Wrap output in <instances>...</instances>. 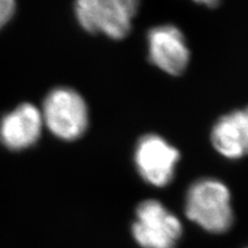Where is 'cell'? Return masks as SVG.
I'll return each instance as SVG.
<instances>
[{"instance_id":"1","label":"cell","mask_w":248,"mask_h":248,"mask_svg":"<svg viewBox=\"0 0 248 248\" xmlns=\"http://www.w3.org/2000/svg\"><path fill=\"white\" fill-rule=\"evenodd\" d=\"M186 216L212 233L228 231L233 222L231 193L228 186L214 178L193 183L186 194Z\"/></svg>"},{"instance_id":"2","label":"cell","mask_w":248,"mask_h":248,"mask_svg":"<svg viewBox=\"0 0 248 248\" xmlns=\"http://www.w3.org/2000/svg\"><path fill=\"white\" fill-rule=\"evenodd\" d=\"M140 0H76L75 15L83 29L113 39L128 36Z\"/></svg>"},{"instance_id":"3","label":"cell","mask_w":248,"mask_h":248,"mask_svg":"<svg viewBox=\"0 0 248 248\" xmlns=\"http://www.w3.org/2000/svg\"><path fill=\"white\" fill-rule=\"evenodd\" d=\"M40 111L47 129L62 140H76L88 129V105L82 95L73 89L52 90L46 95Z\"/></svg>"},{"instance_id":"4","label":"cell","mask_w":248,"mask_h":248,"mask_svg":"<svg viewBox=\"0 0 248 248\" xmlns=\"http://www.w3.org/2000/svg\"><path fill=\"white\" fill-rule=\"evenodd\" d=\"M183 233L177 216L160 201L145 200L136 210L132 235L141 248H175Z\"/></svg>"},{"instance_id":"5","label":"cell","mask_w":248,"mask_h":248,"mask_svg":"<svg viewBox=\"0 0 248 248\" xmlns=\"http://www.w3.org/2000/svg\"><path fill=\"white\" fill-rule=\"evenodd\" d=\"M181 157L178 150L157 135H146L137 142L135 163L139 175L157 187L168 185Z\"/></svg>"},{"instance_id":"6","label":"cell","mask_w":248,"mask_h":248,"mask_svg":"<svg viewBox=\"0 0 248 248\" xmlns=\"http://www.w3.org/2000/svg\"><path fill=\"white\" fill-rule=\"evenodd\" d=\"M148 58L154 66L172 76L183 74L190 61L185 37L171 24L154 27L147 36Z\"/></svg>"},{"instance_id":"7","label":"cell","mask_w":248,"mask_h":248,"mask_svg":"<svg viewBox=\"0 0 248 248\" xmlns=\"http://www.w3.org/2000/svg\"><path fill=\"white\" fill-rule=\"evenodd\" d=\"M42 111L23 102L0 120V142L11 151H23L36 144L43 130Z\"/></svg>"},{"instance_id":"8","label":"cell","mask_w":248,"mask_h":248,"mask_svg":"<svg viewBox=\"0 0 248 248\" xmlns=\"http://www.w3.org/2000/svg\"><path fill=\"white\" fill-rule=\"evenodd\" d=\"M212 144L226 159L245 156L248 147L247 110H234L217 121L212 131Z\"/></svg>"},{"instance_id":"9","label":"cell","mask_w":248,"mask_h":248,"mask_svg":"<svg viewBox=\"0 0 248 248\" xmlns=\"http://www.w3.org/2000/svg\"><path fill=\"white\" fill-rule=\"evenodd\" d=\"M16 11V0H0V29H2Z\"/></svg>"},{"instance_id":"10","label":"cell","mask_w":248,"mask_h":248,"mask_svg":"<svg viewBox=\"0 0 248 248\" xmlns=\"http://www.w3.org/2000/svg\"><path fill=\"white\" fill-rule=\"evenodd\" d=\"M193 1L198 2L200 5H204V6H208V7H215L219 4L221 0H193Z\"/></svg>"}]
</instances>
